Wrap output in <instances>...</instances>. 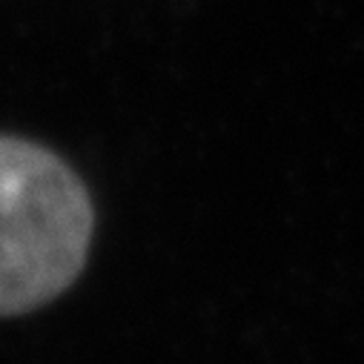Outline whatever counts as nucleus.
Segmentation results:
<instances>
[{
	"mask_svg": "<svg viewBox=\"0 0 364 364\" xmlns=\"http://www.w3.org/2000/svg\"><path fill=\"white\" fill-rule=\"evenodd\" d=\"M92 201L49 149L0 135V316L38 310L80 276Z\"/></svg>",
	"mask_w": 364,
	"mask_h": 364,
	"instance_id": "nucleus-1",
	"label": "nucleus"
}]
</instances>
